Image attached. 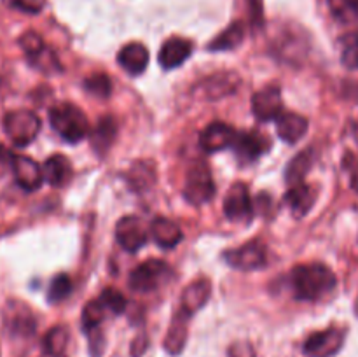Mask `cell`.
<instances>
[{
  "label": "cell",
  "instance_id": "44dd1931",
  "mask_svg": "<svg viewBox=\"0 0 358 357\" xmlns=\"http://www.w3.org/2000/svg\"><path fill=\"white\" fill-rule=\"evenodd\" d=\"M187 332H189V317H185L184 314L177 312L171 321L170 329L166 332V338H164L163 345L171 356H177L184 350L185 342H187Z\"/></svg>",
  "mask_w": 358,
  "mask_h": 357
},
{
  "label": "cell",
  "instance_id": "d6a6232c",
  "mask_svg": "<svg viewBox=\"0 0 358 357\" xmlns=\"http://www.w3.org/2000/svg\"><path fill=\"white\" fill-rule=\"evenodd\" d=\"M98 300L105 304L107 312H110V314L114 315L122 314V312L126 310L124 294H122L121 290L115 289V287H107V289H103V293H101V296L98 298Z\"/></svg>",
  "mask_w": 358,
  "mask_h": 357
},
{
  "label": "cell",
  "instance_id": "277c9868",
  "mask_svg": "<svg viewBox=\"0 0 358 357\" xmlns=\"http://www.w3.org/2000/svg\"><path fill=\"white\" fill-rule=\"evenodd\" d=\"M213 195H215V184H213L212 172L203 161H196L192 167H189L187 175H185L184 198L191 205L199 206L210 202Z\"/></svg>",
  "mask_w": 358,
  "mask_h": 357
},
{
  "label": "cell",
  "instance_id": "ffe728a7",
  "mask_svg": "<svg viewBox=\"0 0 358 357\" xmlns=\"http://www.w3.org/2000/svg\"><path fill=\"white\" fill-rule=\"evenodd\" d=\"M42 175L51 186L62 188L72 178V164H70L69 158H65L63 154H55L45 160L44 167H42Z\"/></svg>",
  "mask_w": 358,
  "mask_h": 357
},
{
  "label": "cell",
  "instance_id": "f1b7e54d",
  "mask_svg": "<svg viewBox=\"0 0 358 357\" xmlns=\"http://www.w3.org/2000/svg\"><path fill=\"white\" fill-rule=\"evenodd\" d=\"M332 16L341 23L358 21V0H327Z\"/></svg>",
  "mask_w": 358,
  "mask_h": 357
},
{
  "label": "cell",
  "instance_id": "603a6c76",
  "mask_svg": "<svg viewBox=\"0 0 358 357\" xmlns=\"http://www.w3.org/2000/svg\"><path fill=\"white\" fill-rule=\"evenodd\" d=\"M315 163V153L313 149H306L303 153H299L297 156H294L289 161L285 168V181L290 186H296L304 182V177L308 175V172L311 170Z\"/></svg>",
  "mask_w": 358,
  "mask_h": 357
},
{
  "label": "cell",
  "instance_id": "ba28073f",
  "mask_svg": "<svg viewBox=\"0 0 358 357\" xmlns=\"http://www.w3.org/2000/svg\"><path fill=\"white\" fill-rule=\"evenodd\" d=\"M231 147L234 149L238 161L241 164H250L271 149V140L264 133L257 132V130H250V132L236 133Z\"/></svg>",
  "mask_w": 358,
  "mask_h": 357
},
{
  "label": "cell",
  "instance_id": "d6986e66",
  "mask_svg": "<svg viewBox=\"0 0 358 357\" xmlns=\"http://www.w3.org/2000/svg\"><path fill=\"white\" fill-rule=\"evenodd\" d=\"M150 237L159 247L173 248L182 241V230L166 217H156L150 224Z\"/></svg>",
  "mask_w": 358,
  "mask_h": 357
},
{
  "label": "cell",
  "instance_id": "ac0fdd59",
  "mask_svg": "<svg viewBox=\"0 0 358 357\" xmlns=\"http://www.w3.org/2000/svg\"><path fill=\"white\" fill-rule=\"evenodd\" d=\"M117 63L131 76H138L149 65V51L140 42H129L117 52Z\"/></svg>",
  "mask_w": 358,
  "mask_h": 357
},
{
  "label": "cell",
  "instance_id": "9c48e42d",
  "mask_svg": "<svg viewBox=\"0 0 358 357\" xmlns=\"http://www.w3.org/2000/svg\"><path fill=\"white\" fill-rule=\"evenodd\" d=\"M252 112L259 121H273L283 112L282 90L278 84H268L262 90L255 91L252 97Z\"/></svg>",
  "mask_w": 358,
  "mask_h": 357
},
{
  "label": "cell",
  "instance_id": "cb8c5ba5",
  "mask_svg": "<svg viewBox=\"0 0 358 357\" xmlns=\"http://www.w3.org/2000/svg\"><path fill=\"white\" fill-rule=\"evenodd\" d=\"M115 135H117L115 119L110 118V115H103V118H100V121H98L96 128H94L91 144H93V147L98 153L103 154L107 153L108 147L112 146V142L115 140Z\"/></svg>",
  "mask_w": 358,
  "mask_h": 357
},
{
  "label": "cell",
  "instance_id": "1f68e13d",
  "mask_svg": "<svg viewBox=\"0 0 358 357\" xmlns=\"http://www.w3.org/2000/svg\"><path fill=\"white\" fill-rule=\"evenodd\" d=\"M72 293V280L66 273H59L51 280V286L48 290V301L49 303H59L65 298L70 296Z\"/></svg>",
  "mask_w": 358,
  "mask_h": 357
},
{
  "label": "cell",
  "instance_id": "5b68a950",
  "mask_svg": "<svg viewBox=\"0 0 358 357\" xmlns=\"http://www.w3.org/2000/svg\"><path fill=\"white\" fill-rule=\"evenodd\" d=\"M229 266L240 272H254L264 268L268 262V248L261 240H250L238 248H231L224 254Z\"/></svg>",
  "mask_w": 358,
  "mask_h": 357
},
{
  "label": "cell",
  "instance_id": "9a60e30c",
  "mask_svg": "<svg viewBox=\"0 0 358 357\" xmlns=\"http://www.w3.org/2000/svg\"><path fill=\"white\" fill-rule=\"evenodd\" d=\"M192 52V42L182 37H171L161 46L159 55H157V62L164 70H171L180 66L185 59L191 56Z\"/></svg>",
  "mask_w": 358,
  "mask_h": 357
},
{
  "label": "cell",
  "instance_id": "30bf717a",
  "mask_svg": "<svg viewBox=\"0 0 358 357\" xmlns=\"http://www.w3.org/2000/svg\"><path fill=\"white\" fill-rule=\"evenodd\" d=\"M224 214L233 223H241V220H250L254 216V206H252L250 192H248L247 184L236 182L231 186L224 198Z\"/></svg>",
  "mask_w": 358,
  "mask_h": 357
},
{
  "label": "cell",
  "instance_id": "8d00e7d4",
  "mask_svg": "<svg viewBox=\"0 0 358 357\" xmlns=\"http://www.w3.org/2000/svg\"><path fill=\"white\" fill-rule=\"evenodd\" d=\"M227 357H255V350L250 342H234L229 346Z\"/></svg>",
  "mask_w": 358,
  "mask_h": 357
},
{
  "label": "cell",
  "instance_id": "ab89813d",
  "mask_svg": "<svg viewBox=\"0 0 358 357\" xmlns=\"http://www.w3.org/2000/svg\"><path fill=\"white\" fill-rule=\"evenodd\" d=\"M355 314L358 315V298H357V301H355Z\"/></svg>",
  "mask_w": 358,
  "mask_h": 357
},
{
  "label": "cell",
  "instance_id": "2e32d148",
  "mask_svg": "<svg viewBox=\"0 0 358 357\" xmlns=\"http://www.w3.org/2000/svg\"><path fill=\"white\" fill-rule=\"evenodd\" d=\"M317 198V189L310 184H304V182L290 186L289 191L285 192V203L289 205L290 212H292L294 217H297V219L304 217L311 209H313Z\"/></svg>",
  "mask_w": 358,
  "mask_h": 357
},
{
  "label": "cell",
  "instance_id": "4fadbf2b",
  "mask_svg": "<svg viewBox=\"0 0 358 357\" xmlns=\"http://www.w3.org/2000/svg\"><path fill=\"white\" fill-rule=\"evenodd\" d=\"M10 170H13L17 186L28 192L37 191L44 182L42 168L38 167L37 161L28 156H21V154L13 156V168Z\"/></svg>",
  "mask_w": 358,
  "mask_h": 357
},
{
  "label": "cell",
  "instance_id": "d590c367",
  "mask_svg": "<svg viewBox=\"0 0 358 357\" xmlns=\"http://www.w3.org/2000/svg\"><path fill=\"white\" fill-rule=\"evenodd\" d=\"M343 167L350 174L352 188L358 192V158L353 153H346L345 158H343Z\"/></svg>",
  "mask_w": 358,
  "mask_h": 357
},
{
  "label": "cell",
  "instance_id": "6da1fadb",
  "mask_svg": "<svg viewBox=\"0 0 358 357\" xmlns=\"http://www.w3.org/2000/svg\"><path fill=\"white\" fill-rule=\"evenodd\" d=\"M292 289L297 300L318 301L329 296L338 286L334 272L322 262L297 265L290 273Z\"/></svg>",
  "mask_w": 358,
  "mask_h": 357
},
{
  "label": "cell",
  "instance_id": "d4e9b609",
  "mask_svg": "<svg viewBox=\"0 0 358 357\" xmlns=\"http://www.w3.org/2000/svg\"><path fill=\"white\" fill-rule=\"evenodd\" d=\"M245 37V27L241 21L231 23L226 30L220 35H217L212 42L208 44L210 51H231V49L238 48L243 42Z\"/></svg>",
  "mask_w": 358,
  "mask_h": 357
},
{
  "label": "cell",
  "instance_id": "8992f818",
  "mask_svg": "<svg viewBox=\"0 0 358 357\" xmlns=\"http://www.w3.org/2000/svg\"><path fill=\"white\" fill-rule=\"evenodd\" d=\"M346 331L343 328L324 329L308 336L303 345V352L308 357H334L345 345Z\"/></svg>",
  "mask_w": 358,
  "mask_h": 357
},
{
  "label": "cell",
  "instance_id": "83f0119b",
  "mask_svg": "<svg viewBox=\"0 0 358 357\" xmlns=\"http://www.w3.org/2000/svg\"><path fill=\"white\" fill-rule=\"evenodd\" d=\"M66 343H69V331L63 326H56V328L49 329L48 335L44 336V352L51 357H59L63 356L66 349Z\"/></svg>",
  "mask_w": 358,
  "mask_h": 357
},
{
  "label": "cell",
  "instance_id": "484cf974",
  "mask_svg": "<svg viewBox=\"0 0 358 357\" xmlns=\"http://www.w3.org/2000/svg\"><path fill=\"white\" fill-rule=\"evenodd\" d=\"M156 178V170H154V163H147V161H138L133 163L131 170L128 174V182L133 189L142 191V189L149 188Z\"/></svg>",
  "mask_w": 358,
  "mask_h": 357
},
{
  "label": "cell",
  "instance_id": "52a82bcc",
  "mask_svg": "<svg viewBox=\"0 0 358 357\" xmlns=\"http://www.w3.org/2000/svg\"><path fill=\"white\" fill-rule=\"evenodd\" d=\"M168 273H170V268L166 262L159 259H149L129 273V287L135 293H152L164 282Z\"/></svg>",
  "mask_w": 358,
  "mask_h": 357
},
{
  "label": "cell",
  "instance_id": "7402d4cb",
  "mask_svg": "<svg viewBox=\"0 0 358 357\" xmlns=\"http://www.w3.org/2000/svg\"><path fill=\"white\" fill-rule=\"evenodd\" d=\"M238 84H240V77H238L236 74L222 72V74H215V76L208 77L201 86L208 98H220L233 93V91H236Z\"/></svg>",
  "mask_w": 358,
  "mask_h": 357
},
{
  "label": "cell",
  "instance_id": "4316f807",
  "mask_svg": "<svg viewBox=\"0 0 358 357\" xmlns=\"http://www.w3.org/2000/svg\"><path fill=\"white\" fill-rule=\"evenodd\" d=\"M339 58L341 63L350 70H358V34L352 31L339 38Z\"/></svg>",
  "mask_w": 358,
  "mask_h": 357
},
{
  "label": "cell",
  "instance_id": "5bb4252c",
  "mask_svg": "<svg viewBox=\"0 0 358 357\" xmlns=\"http://www.w3.org/2000/svg\"><path fill=\"white\" fill-rule=\"evenodd\" d=\"M210 293H212V282L208 279H198L189 284L184 289L180 298V314L191 318L198 310H201L208 301Z\"/></svg>",
  "mask_w": 358,
  "mask_h": 357
},
{
  "label": "cell",
  "instance_id": "e0dca14e",
  "mask_svg": "<svg viewBox=\"0 0 358 357\" xmlns=\"http://www.w3.org/2000/svg\"><path fill=\"white\" fill-rule=\"evenodd\" d=\"M308 119L296 112H282L276 118V133L287 144H296L306 135Z\"/></svg>",
  "mask_w": 358,
  "mask_h": 357
},
{
  "label": "cell",
  "instance_id": "836d02e7",
  "mask_svg": "<svg viewBox=\"0 0 358 357\" xmlns=\"http://www.w3.org/2000/svg\"><path fill=\"white\" fill-rule=\"evenodd\" d=\"M20 46L24 51V55L28 56V59L35 58L38 52H42L45 49V44L44 41H42V37L38 34H35V31H27V34L21 35Z\"/></svg>",
  "mask_w": 358,
  "mask_h": 357
},
{
  "label": "cell",
  "instance_id": "e575fe53",
  "mask_svg": "<svg viewBox=\"0 0 358 357\" xmlns=\"http://www.w3.org/2000/svg\"><path fill=\"white\" fill-rule=\"evenodd\" d=\"M6 4L27 14H38L45 7V0H6Z\"/></svg>",
  "mask_w": 358,
  "mask_h": 357
},
{
  "label": "cell",
  "instance_id": "f546056e",
  "mask_svg": "<svg viewBox=\"0 0 358 357\" xmlns=\"http://www.w3.org/2000/svg\"><path fill=\"white\" fill-rule=\"evenodd\" d=\"M105 315H107V308L101 303L100 300H93L84 307L83 310V328L86 332L94 331V329L100 328V324L103 322Z\"/></svg>",
  "mask_w": 358,
  "mask_h": 357
},
{
  "label": "cell",
  "instance_id": "74e56055",
  "mask_svg": "<svg viewBox=\"0 0 358 357\" xmlns=\"http://www.w3.org/2000/svg\"><path fill=\"white\" fill-rule=\"evenodd\" d=\"M10 168H13V154L6 146L0 144V177H3Z\"/></svg>",
  "mask_w": 358,
  "mask_h": 357
},
{
  "label": "cell",
  "instance_id": "3957f363",
  "mask_svg": "<svg viewBox=\"0 0 358 357\" xmlns=\"http://www.w3.org/2000/svg\"><path fill=\"white\" fill-rule=\"evenodd\" d=\"M3 132L9 136L10 142L16 144L17 147H24L35 140V136L41 132V119L31 111L7 112L3 115Z\"/></svg>",
  "mask_w": 358,
  "mask_h": 357
},
{
  "label": "cell",
  "instance_id": "7c38bea8",
  "mask_svg": "<svg viewBox=\"0 0 358 357\" xmlns=\"http://www.w3.org/2000/svg\"><path fill=\"white\" fill-rule=\"evenodd\" d=\"M234 136H236V132H234L233 126L222 121H213L199 135V146L208 154L219 153V150L233 146Z\"/></svg>",
  "mask_w": 358,
  "mask_h": 357
},
{
  "label": "cell",
  "instance_id": "4dcf8cb0",
  "mask_svg": "<svg viewBox=\"0 0 358 357\" xmlns=\"http://www.w3.org/2000/svg\"><path fill=\"white\" fill-rule=\"evenodd\" d=\"M84 90L98 98H108L112 93V80L105 74H91L84 79Z\"/></svg>",
  "mask_w": 358,
  "mask_h": 357
},
{
  "label": "cell",
  "instance_id": "7a4b0ae2",
  "mask_svg": "<svg viewBox=\"0 0 358 357\" xmlns=\"http://www.w3.org/2000/svg\"><path fill=\"white\" fill-rule=\"evenodd\" d=\"M49 121H51L52 130L70 144L80 142L90 133V121L86 114L77 105L66 104V102L52 105L49 111Z\"/></svg>",
  "mask_w": 358,
  "mask_h": 357
},
{
  "label": "cell",
  "instance_id": "f35d334b",
  "mask_svg": "<svg viewBox=\"0 0 358 357\" xmlns=\"http://www.w3.org/2000/svg\"><path fill=\"white\" fill-rule=\"evenodd\" d=\"M145 349H147V338L145 336H140L138 340L133 342V346H131L133 357H140L143 352H145Z\"/></svg>",
  "mask_w": 358,
  "mask_h": 357
},
{
  "label": "cell",
  "instance_id": "8fae6325",
  "mask_svg": "<svg viewBox=\"0 0 358 357\" xmlns=\"http://www.w3.org/2000/svg\"><path fill=\"white\" fill-rule=\"evenodd\" d=\"M115 238L117 244L121 245L124 251L136 252L147 244V231L143 227L142 220L135 216H126L119 219L117 226H115Z\"/></svg>",
  "mask_w": 358,
  "mask_h": 357
}]
</instances>
